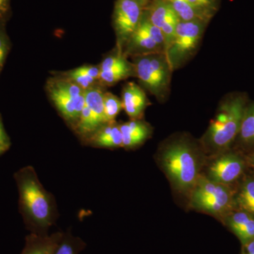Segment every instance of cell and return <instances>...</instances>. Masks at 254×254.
<instances>
[{"mask_svg": "<svg viewBox=\"0 0 254 254\" xmlns=\"http://www.w3.org/2000/svg\"><path fill=\"white\" fill-rule=\"evenodd\" d=\"M198 145L187 138L167 143L159 155V163L172 186L181 193H190L194 187L203 164Z\"/></svg>", "mask_w": 254, "mask_h": 254, "instance_id": "cell-1", "label": "cell"}, {"mask_svg": "<svg viewBox=\"0 0 254 254\" xmlns=\"http://www.w3.org/2000/svg\"><path fill=\"white\" fill-rule=\"evenodd\" d=\"M20 198L32 233L48 235L56 220L54 197L43 187L33 168H28L20 177Z\"/></svg>", "mask_w": 254, "mask_h": 254, "instance_id": "cell-2", "label": "cell"}, {"mask_svg": "<svg viewBox=\"0 0 254 254\" xmlns=\"http://www.w3.org/2000/svg\"><path fill=\"white\" fill-rule=\"evenodd\" d=\"M248 103L247 93L235 92L227 95L205 133L203 139L205 147L213 151H222L235 141Z\"/></svg>", "mask_w": 254, "mask_h": 254, "instance_id": "cell-3", "label": "cell"}, {"mask_svg": "<svg viewBox=\"0 0 254 254\" xmlns=\"http://www.w3.org/2000/svg\"><path fill=\"white\" fill-rule=\"evenodd\" d=\"M192 208L225 218L235 205V195L227 185L216 183L200 175L190 193Z\"/></svg>", "mask_w": 254, "mask_h": 254, "instance_id": "cell-4", "label": "cell"}, {"mask_svg": "<svg viewBox=\"0 0 254 254\" xmlns=\"http://www.w3.org/2000/svg\"><path fill=\"white\" fill-rule=\"evenodd\" d=\"M135 75L159 101L166 99L173 72L165 53L135 56Z\"/></svg>", "mask_w": 254, "mask_h": 254, "instance_id": "cell-5", "label": "cell"}, {"mask_svg": "<svg viewBox=\"0 0 254 254\" xmlns=\"http://www.w3.org/2000/svg\"><path fill=\"white\" fill-rule=\"evenodd\" d=\"M208 24L202 21L178 23L173 40L165 53L173 71L182 67L195 54Z\"/></svg>", "mask_w": 254, "mask_h": 254, "instance_id": "cell-6", "label": "cell"}, {"mask_svg": "<svg viewBox=\"0 0 254 254\" xmlns=\"http://www.w3.org/2000/svg\"><path fill=\"white\" fill-rule=\"evenodd\" d=\"M125 46L127 53L133 57L165 53V43L163 33L150 22L145 10L141 22Z\"/></svg>", "mask_w": 254, "mask_h": 254, "instance_id": "cell-7", "label": "cell"}, {"mask_svg": "<svg viewBox=\"0 0 254 254\" xmlns=\"http://www.w3.org/2000/svg\"><path fill=\"white\" fill-rule=\"evenodd\" d=\"M148 3L143 0H117L113 25L120 45H126L141 22Z\"/></svg>", "mask_w": 254, "mask_h": 254, "instance_id": "cell-8", "label": "cell"}, {"mask_svg": "<svg viewBox=\"0 0 254 254\" xmlns=\"http://www.w3.org/2000/svg\"><path fill=\"white\" fill-rule=\"evenodd\" d=\"M104 93L99 88L91 87L86 90V104L76 124V129L83 136H88L105 125Z\"/></svg>", "mask_w": 254, "mask_h": 254, "instance_id": "cell-9", "label": "cell"}, {"mask_svg": "<svg viewBox=\"0 0 254 254\" xmlns=\"http://www.w3.org/2000/svg\"><path fill=\"white\" fill-rule=\"evenodd\" d=\"M145 10L150 22L163 33L166 50L180 20L167 0H151Z\"/></svg>", "mask_w": 254, "mask_h": 254, "instance_id": "cell-10", "label": "cell"}, {"mask_svg": "<svg viewBox=\"0 0 254 254\" xmlns=\"http://www.w3.org/2000/svg\"><path fill=\"white\" fill-rule=\"evenodd\" d=\"M245 170V162L235 153H225L210 163L207 169L208 180L216 183L228 185L236 181Z\"/></svg>", "mask_w": 254, "mask_h": 254, "instance_id": "cell-11", "label": "cell"}, {"mask_svg": "<svg viewBox=\"0 0 254 254\" xmlns=\"http://www.w3.org/2000/svg\"><path fill=\"white\" fill-rule=\"evenodd\" d=\"M49 91L50 98L63 118L67 121L78 123L86 104V91L79 96L73 98L52 83Z\"/></svg>", "mask_w": 254, "mask_h": 254, "instance_id": "cell-12", "label": "cell"}, {"mask_svg": "<svg viewBox=\"0 0 254 254\" xmlns=\"http://www.w3.org/2000/svg\"><path fill=\"white\" fill-rule=\"evenodd\" d=\"M122 103L130 118L139 120L148 106V100L141 87L133 82H129L124 87Z\"/></svg>", "mask_w": 254, "mask_h": 254, "instance_id": "cell-13", "label": "cell"}, {"mask_svg": "<svg viewBox=\"0 0 254 254\" xmlns=\"http://www.w3.org/2000/svg\"><path fill=\"white\" fill-rule=\"evenodd\" d=\"M225 219L227 225L240 239L242 245L254 240V215L239 210L232 211Z\"/></svg>", "mask_w": 254, "mask_h": 254, "instance_id": "cell-14", "label": "cell"}, {"mask_svg": "<svg viewBox=\"0 0 254 254\" xmlns=\"http://www.w3.org/2000/svg\"><path fill=\"white\" fill-rule=\"evenodd\" d=\"M123 134V148H132L138 146L148 139L151 134L149 125L140 120L131 121L120 125Z\"/></svg>", "mask_w": 254, "mask_h": 254, "instance_id": "cell-15", "label": "cell"}, {"mask_svg": "<svg viewBox=\"0 0 254 254\" xmlns=\"http://www.w3.org/2000/svg\"><path fill=\"white\" fill-rule=\"evenodd\" d=\"M64 232L40 235L31 233L26 238V247L21 254H53Z\"/></svg>", "mask_w": 254, "mask_h": 254, "instance_id": "cell-16", "label": "cell"}, {"mask_svg": "<svg viewBox=\"0 0 254 254\" xmlns=\"http://www.w3.org/2000/svg\"><path fill=\"white\" fill-rule=\"evenodd\" d=\"M123 134L120 125L108 123L91 135L89 141L94 146L114 148L123 147Z\"/></svg>", "mask_w": 254, "mask_h": 254, "instance_id": "cell-17", "label": "cell"}, {"mask_svg": "<svg viewBox=\"0 0 254 254\" xmlns=\"http://www.w3.org/2000/svg\"><path fill=\"white\" fill-rule=\"evenodd\" d=\"M181 21H202L210 22L211 18L197 9L188 0H167Z\"/></svg>", "mask_w": 254, "mask_h": 254, "instance_id": "cell-18", "label": "cell"}, {"mask_svg": "<svg viewBox=\"0 0 254 254\" xmlns=\"http://www.w3.org/2000/svg\"><path fill=\"white\" fill-rule=\"evenodd\" d=\"M237 137L242 144L254 145V102L249 101L246 107Z\"/></svg>", "mask_w": 254, "mask_h": 254, "instance_id": "cell-19", "label": "cell"}, {"mask_svg": "<svg viewBox=\"0 0 254 254\" xmlns=\"http://www.w3.org/2000/svg\"><path fill=\"white\" fill-rule=\"evenodd\" d=\"M235 203L240 210L254 215V179L250 178L244 182L235 197Z\"/></svg>", "mask_w": 254, "mask_h": 254, "instance_id": "cell-20", "label": "cell"}, {"mask_svg": "<svg viewBox=\"0 0 254 254\" xmlns=\"http://www.w3.org/2000/svg\"><path fill=\"white\" fill-rule=\"evenodd\" d=\"M85 247L86 243L81 238L65 232L53 254H79Z\"/></svg>", "mask_w": 254, "mask_h": 254, "instance_id": "cell-21", "label": "cell"}, {"mask_svg": "<svg viewBox=\"0 0 254 254\" xmlns=\"http://www.w3.org/2000/svg\"><path fill=\"white\" fill-rule=\"evenodd\" d=\"M134 73L133 64H128L126 66H122L107 71H100L99 80L106 85H113L117 82L125 79Z\"/></svg>", "mask_w": 254, "mask_h": 254, "instance_id": "cell-22", "label": "cell"}, {"mask_svg": "<svg viewBox=\"0 0 254 254\" xmlns=\"http://www.w3.org/2000/svg\"><path fill=\"white\" fill-rule=\"evenodd\" d=\"M103 104L105 122L107 124L114 123L115 118L123 108L122 100L113 93H105L103 96Z\"/></svg>", "mask_w": 254, "mask_h": 254, "instance_id": "cell-23", "label": "cell"}, {"mask_svg": "<svg viewBox=\"0 0 254 254\" xmlns=\"http://www.w3.org/2000/svg\"><path fill=\"white\" fill-rule=\"evenodd\" d=\"M197 9L212 18L220 6V0H188Z\"/></svg>", "mask_w": 254, "mask_h": 254, "instance_id": "cell-24", "label": "cell"}, {"mask_svg": "<svg viewBox=\"0 0 254 254\" xmlns=\"http://www.w3.org/2000/svg\"><path fill=\"white\" fill-rule=\"evenodd\" d=\"M67 75L68 78L76 83L83 90H88L93 87V83L95 81L94 78H91V76H88L86 73L82 72L78 68L69 71Z\"/></svg>", "mask_w": 254, "mask_h": 254, "instance_id": "cell-25", "label": "cell"}, {"mask_svg": "<svg viewBox=\"0 0 254 254\" xmlns=\"http://www.w3.org/2000/svg\"><path fill=\"white\" fill-rule=\"evenodd\" d=\"M130 64L124 57V55H119L117 56H110L105 58L100 65V71H107V70L113 69L126 66Z\"/></svg>", "mask_w": 254, "mask_h": 254, "instance_id": "cell-26", "label": "cell"}, {"mask_svg": "<svg viewBox=\"0 0 254 254\" xmlns=\"http://www.w3.org/2000/svg\"><path fill=\"white\" fill-rule=\"evenodd\" d=\"M82 72L86 73L88 76L94 78L95 80H99L100 68L95 66H83L78 67Z\"/></svg>", "mask_w": 254, "mask_h": 254, "instance_id": "cell-27", "label": "cell"}, {"mask_svg": "<svg viewBox=\"0 0 254 254\" xmlns=\"http://www.w3.org/2000/svg\"><path fill=\"white\" fill-rule=\"evenodd\" d=\"M5 55H6V46L1 36H0V69L2 67Z\"/></svg>", "mask_w": 254, "mask_h": 254, "instance_id": "cell-28", "label": "cell"}, {"mask_svg": "<svg viewBox=\"0 0 254 254\" xmlns=\"http://www.w3.org/2000/svg\"><path fill=\"white\" fill-rule=\"evenodd\" d=\"M9 0H0V18L4 17L9 9Z\"/></svg>", "mask_w": 254, "mask_h": 254, "instance_id": "cell-29", "label": "cell"}, {"mask_svg": "<svg viewBox=\"0 0 254 254\" xmlns=\"http://www.w3.org/2000/svg\"><path fill=\"white\" fill-rule=\"evenodd\" d=\"M0 144L4 145V146H9V141L7 139L6 133L4 131L1 121H0Z\"/></svg>", "mask_w": 254, "mask_h": 254, "instance_id": "cell-30", "label": "cell"}, {"mask_svg": "<svg viewBox=\"0 0 254 254\" xmlns=\"http://www.w3.org/2000/svg\"><path fill=\"white\" fill-rule=\"evenodd\" d=\"M242 254H254V240L244 245Z\"/></svg>", "mask_w": 254, "mask_h": 254, "instance_id": "cell-31", "label": "cell"}, {"mask_svg": "<svg viewBox=\"0 0 254 254\" xmlns=\"http://www.w3.org/2000/svg\"><path fill=\"white\" fill-rule=\"evenodd\" d=\"M6 148H7V147L0 144V154H1V153H2L3 152H4L5 150H6Z\"/></svg>", "mask_w": 254, "mask_h": 254, "instance_id": "cell-32", "label": "cell"}, {"mask_svg": "<svg viewBox=\"0 0 254 254\" xmlns=\"http://www.w3.org/2000/svg\"><path fill=\"white\" fill-rule=\"evenodd\" d=\"M143 1H145V2L148 3L150 1H151V0H143Z\"/></svg>", "mask_w": 254, "mask_h": 254, "instance_id": "cell-33", "label": "cell"}, {"mask_svg": "<svg viewBox=\"0 0 254 254\" xmlns=\"http://www.w3.org/2000/svg\"></svg>", "mask_w": 254, "mask_h": 254, "instance_id": "cell-34", "label": "cell"}]
</instances>
